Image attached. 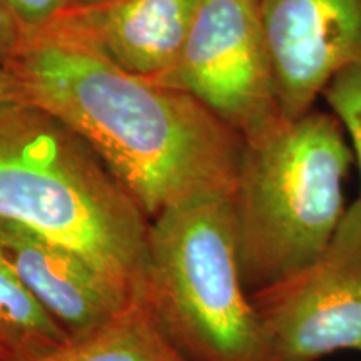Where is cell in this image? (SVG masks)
I'll use <instances>...</instances> for the list:
<instances>
[{
	"label": "cell",
	"mask_w": 361,
	"mask_h": 361,
	"mask_svg": "<svg viewBox=\"0 0 361 361\" xmlns=\"http://www.w3.org/2000/svg\"><path fill=\"white\" fill-rule=\"evenodd\" d=\"M151 82L189 94L245 141L283 119L258 0H200L178 61Z\"/></svg>",
	"instance_id": "5"
},
{
	"label": "cell",
	"mask_w": 361,
	"mask_h": 361,
	"mask_svg": "<svg viewBox=\"0 0 361 361\" xmlns=\"http://www.w3.org/2000/svg\"><path fill=\"white\" fill-rule=\"evenodd\" d=\"M279 109H313L329 80L361 61V0H258Z\"/></svg>",
	"instance_id": "7"
},
{
	"label": "cell",
	"mask_w": 361,
	"mask_h": 361,
	"mask_svg": "<svg viewBox=\"0 0 361 361\" xmlns=\"http://www.w3.org/2000/svg\"><path fill=\"white\" fill-rule=\"evenodd\" d=\"M0 245L22 281L72 340L112 322L135 298L79 252L20 223L0 219Z\"/></svg>",
	"instance_id": "9"
},
{
	"label": "cell",
	"mask_w": 361,
	"mask_h": 361,
	"mask_svg": "<svg viewBox=\"0 0 361 361\" xmlns=\"http://www.w3.org/2000/svg\"><path fill=\"white\" fill-rule=\"evenodd\" d=\"M106 2H111V0H72V7H90Z\"/></svg>",
	"instance_id": "16"
},
{
	"label": "cell",
	"mask_w": 361,
	"mask_h": 361,
	"mask_svg": "<svg viewBox=\"0 0 361 361\" xmlns=\"http://www.w3.org/2000/svg\"><path fill=\"white\" fill-rule=\"evenodd\" d=\"M146 291L192 361H276L243 279L233 197H206L149 226Z\"/></svg>",
	"instance_id": "4"
},
{
	"label": "cell",
	"mask_w": 361,
	"mask_h": 361,
	"mask_svg": "<svg viewBox=\"0 0 361 361\" xmlns=\"http://www.w3.org/2000/svg\"><path fill=\"white\" fill-rule=\"evenodd\" d=\"M37 361H192L176 345L157 316L147 291L133 298L123 313L66 348Z\"/></svg>",
	"instance_id": "10"
},
{
	"label": "cell",
	"mask_w": 361,
	"mask_h": 361,
	"mask_svg": "<svg viewBox=\"0 0 361 361\" xmlns=\"http://www.w3.org/2000/svg\"><path fill=\"white\" fill-rule=\"evenodd\" d=\"M323 94L336 119L348 130L361 169V61L336 74ZM355 204L361 207V194Z\"/></svg>",
	"instance_id": "12"
},
{
	"label": "cell",
	"mask_w": 361,
	"mask_h": 361,
	"mask_svg": "<svg viewBox=\"0 0 361 361\" xmlns=\"http://www.w3.org/2000/svg\"><path fill=\"white\" fill-rule=\"evenodd\" d=\"M24 40V32L16 19L0 6V62H6Z\"/></svg>",
	"instance_id": "14"
},
{
	"label": "cell",
	"mask_w": 361,
	"mask_h": 361,
	"mask_svg": "<svg viewBox=\"0 0 361 361\" xmlns=\"http://www.w3.org/2000/svg\"><path fill=\"white\" fill-rule=\"evenodd\" d=\"M71 341L22 281L0 245V361H37Z\"/></svg>",
	"instance_id": "11"
},
{
	"label": "cell",
	"mask_w": 361,
	"mask_h": 361,
	"mask_svg": "<svg viewBox=\"0 0 361 361\" xmlns=\"http://www.w3.org/2000/svg\"><path fill=\"white\" fill-rule=\"evenodd\" d=\"M20 102L27 101L19 79L8 69L6 62H0V111Z\"/></svg>",
	"instance_id": "15"
},
{
	"label": "cell",
	"mask_w": 361,
	"mask_h": 361,
	"mask_svg": "<svg viewBox=\"0 0 361 361\" xmlns=\"http://www.w3.org/2000/svg\"><path fill=\"white\" fill-rule=\"evenodd\" d=\"M0 6L16 19L27 37L47 29L72 8V0H0Z\"/></svg>",
	"instance_id": "13"
},
{
	"label": "cell",
	"mask_w": 361,
	"mask_h": 361,
	"mask_svg": "<svg viewBox=\"0 0 361 361\" xmlns=\"http://www.w3.org/2000/svg\"><path fill=\"white\" fill-rule=\"evenodd\" d=\"M251 298L276 361L361 351V207L346 209L314 263Z\"/></svg>",
	"instance_id": "6"
},
{
	"label": "cell",
	"mask_w": 361,
	"mask_h": 361,
	"mask_svg": "<svg viewBox=\"0 0 361 361\" xmlns=\"http://www.w3.org/2000/svg\"><path fill=\"white\" fill-rule=\"evenodd\" d=\"M6 64L25 101L78 133L149 221L186 202L233 197L245 139L189 94L47 30L24 37Z\"/></svg>",
	"instance_id": "1"
},
{
	"label": "cell",
	"mask_w": 361,
	"mask_h": 361,
	"mask_svg": "<svg viewBox=\"0 0 361 361\" xmlns=\"http://www.w3.org/2000/svg\"><path fill=\"white\" fill-rule=\"evenodd\" d=\"M0 219L79 252L137 296L151 221L78 133L30 102L0 111Z\"/></svg>",
	"instance_id": "2"
},
{
	"label": "cell",
	"mask_w": 361,
	"mask_h": 361,
	"mask_svg": "<svg viewBox=\"0 0 361 361\" xmlns=\"http://www.w3.org/2000/svg\"><path fill=\"white\" fill-rule=\"evenodd\" d=\"M197 4L200 0H111L72 7L45 30L82 45L128 74L156 80L178 61Z\"/></svg>",
	"instance_id": "8"
},
{
	"label": "cell",
	"mask_w": 361,
	"mask_h": 361,
	"mask_svg": "<svg viewBox=\"0 0 361 361\" xmlns=\"http://www.w3.org/2000/svg\"><path fill=\"white\" fill-rule=\"evenodd\" d=\"M351 157L336 116L313 109L246 139L233 206L247 291L293 276L326 251L346 213Z\"/></svg>",
	"instance_id": "3"
}]
</instances>
